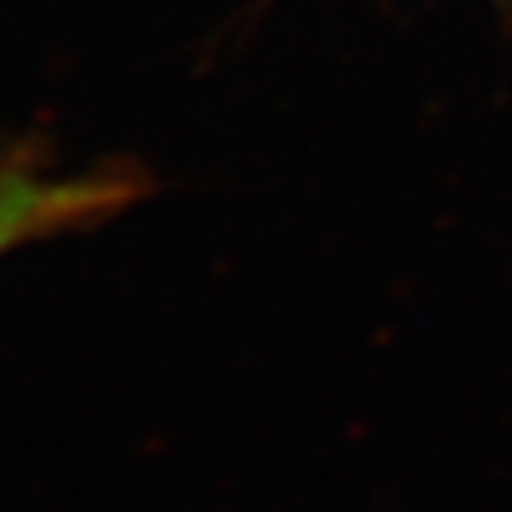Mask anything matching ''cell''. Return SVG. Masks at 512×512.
I'll return each instance as SVG.
<instances>
[{"label":"cell","instance_id":"6da1fadb","mask_svg":"<svg viewBox=\"0 0 512 512\" xmlns=\"http://www.w3.org/2000/svg\"><path fill=\"white\" fill-rule=\"evenodd\" d=\"M142 198V178L121 170L49 174L29 162L0 166V254L97 226Z\"/></svg>","mask_w":512,"mask_h":512}]
</instances>
